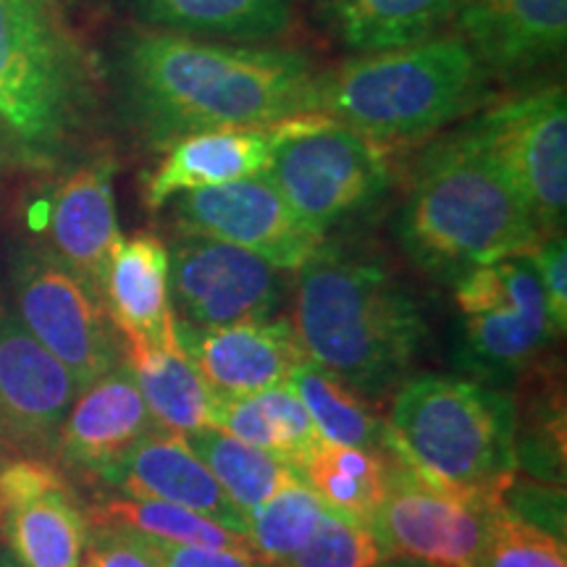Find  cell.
<instances>
[{
	"label": "cell",
	"instance_id": "cell-1",
	"mask_svg": "<svg viewBox=\"0 0 567 567\" xmlns=\"http://www.w3.org/2000/svg\"><path fill=\"white\" fill-rule=\"evenodd\" d=\"M109 109L132 142L163 153L189 134L318 113L308 53L124 24L101 59Z\"/></svg>",
	"mask_w": 567,
	"mask_h": 567
},
{
	"label": "cell",
	"instance_id": "cell-2",
	"mask_svg": "<svg viewBox=\"0 0 567 567\" xmlns=\"http://www.w3.org/2000/svg\"><path fill=\"white\" fill-rule=\"evenodd\" d=\"M292 323L310 363L379 402L396 392L431 339L413 287L384 260L321 245L295 274Z\"/></svg>",
	"mask_w": 567,
	"mask_h": 567
},
{
	"label": "cell",
	"instance_id": "cell-3",
	"mask_svg": "<svg viewBox=\"0 0 567 567\" xmlns=\"http://www.w3.org/2000/svg\"><path fill=\"white\" fill-rule=\"evenodd\" d=\"M109 118L101 59L55 0H0V124L24 168L87 158Z\"/></svg>",
	"mask_w": 567,
	"mask_h": 567
},
{
	"label": "cell",
	"instance_id": "cell-4",
	"mask_svg": "<svg viewBox=\"0 0 567 567\" xmlns=\"http://www.w3.org/2000/svg\"><path fill=\"white\" fill-rule=\"evenodd\" d=\"M542 237L526 203L465 130L434 140L415 161L396 239L421 271L455 284L478 266L530 255Z\"/></svg>",
	"mask_w": 567,
	"mask_h": 567
},
{
	"label": "cell",
	"instance_id": "cell-5",
	"mask_svg": "<svg viewBox=\"0 0 567 567\" xmlns=\"http://www.w3.org/2000/svg\"><path fill=\"white\" fill-rule=\"evenodd\" d=\"M488 71L457 32L321 71L316 111L384 145L436 134L486 101Z\"/></svg>",
	"mask_w": 567,
	"mask_h": 567
},
{
	"label": "cell",
	"instance_id": "cell-6",
	"mask_svg": "<svg viewBox=\"0 0 567 567\" xmlns=\"http://www.w3.org/2000/svg\"><path fill=\"white\" fill-rule=\"evenodd\" d=\"M389 455L444 484L502 502L517 476L515 405L505 389L421 373L394 392Z\"/></svg>",
	"mask_w": 567,
	"mask_h": 567
},
{
	"label": "cell",
	"instance_id": "cell-7",
	"mask_svg": "<svg viewBox=\"0 0 567 567\" xmlns=\"http://www.w3.org/2000/svg\"><path fill=\"white\" fill-rule=\"evenodd\" d=\"M460 313L455 363L478 384H515L557 334L528 255L478 266L455 281Z\"/></svg>",
	"mask_w": 567,
	"mask_h": 567
},
{
	"label": "cell",
	"instance_id": "cell-8",
	"mask_svg": "<svg viewBox=\"0 0 567 567\" xmlns=\"http://www.w3.org/2000/svg\"><path fill=\"white\" fill-rule=\"evenodd\" d=\"M13 313L84 389L126 363V344L95 284L82 279L42 243L11 255Z\"/></svg>",
	"mask_w": 567,
	"mask_h": 567
},
{
	"label": "cell",
	"instance_id": "cell-9",
	"mask_svg": "<svg viewBox=\"0 0 567 567\" xmlns=\"http://www.w3.org/2000/svg\"><path fill=\"white\" fill-rule=\"evenodd\" d=\"M268 179L305 224L334 229L389 193L394 179L392 147L331 118L313 132L276 147Z\"/></svg>",
	"mask_w": 567,
	"mask_h": 567
},
{
	"label": "cell",
	"instance_id": "cell-10",
	"mask_svg": "<svg viewBox=\"0 0 567 567\" xmlns=\"http://www.w3.org/2000/svg\"><path fill=\"white\" fill-rule=\"evenodd\" d=\"M463 130L526 203L542 234L563 231L567 208L565 84H547L486 105Z\"/></svg>",
	"mask_w": 567,
	"mask_h": 567
},
{
	"label": "cell",
	"instance_id": "cell-11",
	"mask_svg": "<svg viewBox=\"0 0 567 567\" xmlns=\"http://www.w3.org/2000/svg\"><path fill=\"white\" fill-rule=\"evenodd\" d=\"M386 455V494L373 534L389 557L434 567H481L486 517L502 507L486 496L436 481Z\"/></svg>",
	"mask_w": 567,
	"mask_h": 567
},
{
	"label": "cell",
	"instance_id": "cell-12",
	"mask_svg": "<svg viewBox=\"0 0 567 567\" xmlns=\"http://www.w3.org/2000/svg\"><path fill=\"white\" fill-rule=\"evenodd\" d=\"M292 276L245 247L197 234L168 245V295L176 323L189 329L279 318Z\"/></svg>",
	"mask_w": 567,
	"mask_h": 567
},
{
	"label": "cell",
	"instance_id": "cell-13",
	"mask_svg": "<svg viewBox=\"0 0 567 567\" xmlns=\"http://www.w3.org/2000/svg\"><path fill=\"white\" fill-rule=\"evenodd\" d=\"M172 221L179 234L245 247L289 274L300 271L326 243L321 231L289 208L266 174L176 195Z\"/></svg>",
	"mask_w": 567,
	"mask_h": 567
},
{
	"label": "cell",
	"instance_id": "cell-14",
	"mask_svg": "<svg viewBox=\"0 0 567 567\" xmlns=\"http://www.w3.org/2000/svg\"><path fill=\"white\" fill-rule=\"evenodd\" d=\"M80 384L0 302V463H53L55 442ZM55 465V463H53Z\"/></svg>",
	"mask_w": 567,
	"mask_h": 567
},
{
	"label": "cell",
	"instance_id": "cell-15",
	"mask_svg": "<svg viewBox=\"0 0 567 567\" xmlns=\"http://www.w3.org/2000/svg\"><path fill=\"white\" fill-rule=\"evenodd\" d=\"M326 122H331L326 113H302L264 126L189 134L163 151L161 163L145 179V208L155 213L166 208L176 195L266 174L281 142L313 132Z\"/></svg>",
	"mask_w": 567,
	"mask_h": 567
},
{
	"label": "cell",
	"instance_id": "cell-16",
	"mask_svg": "<svg viewBox=\"0 0 567 567\" xmlns=\"http://www.w3.org/2000/svg\"><path fill=\"white\" fill-rule=\"evenodd\" d=\"M176 334L216 400L287 384L297 368L310 363L289 318L281 316L216 329H189L176 323Z\"/></svg>",
	"mask_w": 567,
	"mask_h": 567
},
{
	"label": "cell",
	"instance_id": "cell-17",
	"mask_svg": "<svg viewBox=\"0 0 567 567\" xmlns=\"http://www.w3.org/2000/svg\"><path fill=\"white\" fill-rule=\"evenodd\" d=\"M155 425L130 363H122L80 389L61 423L53 463L71 476L101 484Z\"/></svg>",
	"mask_w": 567,
	"mask_h": 567
},
{
	"label": "cell",
	"instance_id": "cell-18",
	"mask_svg": "<svg viewBox=\"0 0 567 567\" xmlns=\"http://www.w3.org/2000/svg\"><path fill=\"white\" fill-rule=\"evenodd\" d=\"M452 24L492 80H517L563 61L567 0H467Z\"/></svg>",
	"mask_w": 567,
	"mask_h": 567
},
{
	"label": "cell",
	"instance_id": "cell-19",
	"mask_svg": "<svg viewBox=\"0 0 567 567\" xmlns=\"http://www.w3.org/2000/svg\"><path fill=\"white\" fill-rule=\"evenodd\" d=\"M116 155L90 153L55 182L42 210L45 247L101 289L111 247L122 237L113 200Z\"/></svg>",
	"mask_w": 567,
	"mask_h": 567
},
{
	"label": "cell",
	"instance_id": "cell-20",
	"mask_svg": "<svg viewBox=\"0 0 567 567\" xmlns=\"http://www.w3.org/2000/svg\"><path fill=\"white\" fill-rule=\"evenodd\" d=\"M101 486H109L118 496L134 499H158L200 513L231 534L247 536V515L226 496V492L189 450L182 434L155 425L132 446L116 465L105 473Z\"/></svg>",
	"mask_w": 567,
	"mask_h": 567
},
{
	"label": "cell",
	"instance_id": "cell-21",
	"mask_svg": "<svg viewBox=\"0 0 567 567\" xmlns=\"http://www.w3.org/2000/svg\"><path fill=\"white\" fill-rule=\"evenodd\" d=\"M101 295L126 354L179 342L168 295V245L158 234L116 239L103 268Z\"/></svg>",
	"mask_w": 567,
	"mask_h": 567
},
{
	"label": "cell",
	"instance_id": "cell-22",
	"mask_svg": "<svg viewBox=\"0 0 567 567\" xmlns=\"http://www.w3.org/2000/svg\"><path fill=\"white\" fill-rule=\"evenodd\" d=\"M467 0H305L310 19L350 53H381L450 32Z\"/></svg>",
	"mask_w": 567,
	"mask_h": 567
},
{
	"label": "cell",
	"instance_id": "cell-23",
	"mask_svg": "<svg viewBox=\"0 0 567 567\" xmlns=\"http://www.w3.org/2000/svg\"><path fill=\"white\" fill-rule=\"evenodd\" d=\"M130 24L187 38L268 45L287 38L300 0H113Z\"/></svg>",
	"mask_w": 567,
	"mask_h": 567
},
{
	"label": "cell",
	"instance_id": "cell-24",
	"mask_svg": "<svg viewBox=\"0 0 567 567\" xmlns=\"http://www.w3.org/2000/svg\"><path fill=\"white\" fill-rule=\"evenodd\" d=\"M87 534V513L69 481L0 505V547L21 567H80Z\"/></svg>",
	"mask_w": 567,
	"mask_h": 567
},
{
	"label": "cell",
	"instance_id": "cell-25",
	"mask_svg": "<svg viewBox=\"0 0 567 567\" xmlns=\"http://www.w3.org/2000/svg\"><path fill=\"white\" fill-rule=\"evenodd\" d=\"M517 473L565 488V375L559 360L544 354L517 375L515 392Z\"/></svg>",
	"mask_w": 567,
	"mask_h": 567
},
{
	"label": "cell",
	"instance_id": "cell-26",
	"mask_svg": "<svg viewBox=\"0 0 567 567\" xmlns=\"http://www.w3.org/2000/svg\"><path fill=\"white\" fill-rule=\"evenodd\" d=\"M213 429L258 446L295 473L323 442L289 381L258 394L216 400Z\"/></svg>",
	"mask_w": 567,
	"mask_h": 567
},
{
	"label": "cell",
	"instance_id": "cell-27",
	"mask_svg": "<svg viewBox=\"0 0 567 567\" xmlns=\"http://www.w3.org/2000/svg\"><path fill=\"white\" fill-rule=\"evenodd\" d=\"M142 400L161 429L189 434L197 429H213V405L216 396L203 381L182 344L158 347V350L126 354Z\"/></svg>",
	"mask_w": 567,
	"mask_h": 567
},
{
	"label": "cell",
	"instance_id": "cell-28",
	"mask_svg": "<svg viewBox=\"0 0 567 567\" xmlns=\"http://www.w3.org/2000/svg\"><path fill=\"white\" fill-rule=\"evenodd\" d=\"M297 478L313 488L326 507L371 528L386 494V455L321 442L297 467Z\"/></svg>",
	"mask_w": 567,
	"mask_h": 567
},
{
	"label": "cell",
	"instance_id": "cell-29",
	"mask_svg": "<svg viewBox=\"0 0 567 567\" xmlns=\"http://www.w3.org/2000/svg\"><path fill=\"white\" fill-rule=\"evenodd\" d=\"M90 526L124 528L132 534L155 538L166 544H189V547H216L247 551L258 557L252 542L247 536L231 534L229 528L218 526L216 520L193 509L168 505L158 499H134V496H109L101 505L84 509ZM266 563V559H264Z\"/></svg>",
	"mask_w": 567,
	"mask_h": 567
},
{
	"label": "cell",
	"instance_id": "cell-30",
	"mask_svg": "<svg viewBox=\"0 0 567 567\" xmlns=\"http://www.w3.org/2000/svg\"><path fill=\"white\" fill-rule=\"evenodd\" d=\"M289 384L313 417L323 442L371 452L386 450V417L375 413L371 400L339 381L334 373L316 363H305L292 373Z\"/></svg>",
	"mask_w": 567,
	"mask_h": 567
},
{
	"label": "cell",
	"instance_id": "cell-31",
	"mask_svg": "<svg viewBox=\"0 0 567 567\" xmlns=\"http://www.w3.org/2000/svg\"><path fill=\"white\" fill-rule=\"evenodd\" d=\"M189 450L203 460V465L221 484L226 496L250 515L255 507L264 505L268 496L292 484L297 473L281 460H276L258 446L239 442L218 429H197L182 434Z\"/></svg>",
	"mask_w": 567,
	"mask_h": 567
},
{
	"label": "cell",
	"instance_id": "cell-32",
	"mask_svg": "<svg viewBox=\"0 0 567 567\" xmlns=\"http://www.w3.org/2000/svg\"><path fill=\"white\" fill-rule=\"evenodd\" d=\"M323 515L326 505L318 494L295 478L247 515V530L258 557L276 565L297 555L316 536Z\"/></svg>",
	"mask_w": 567,
	"mask_h": 567
},
{
	"label": "cell",
	"instance_id": "cell-33",
	"mask_svg": "<svg viewBox=\"0 0 567 567\" xmlns=\"http://www.w3.org/2000/svg\"><path fill=\"white\" fill-rule=\"evenodd\" d=\"M481 567H567L565 538L496 507L486 517Z\"/></svg>",
	"mask_w": 567,
	"mask_h": 567
},
{
	"label": "cell",
	"instance_id": "cell-34",
	"mask_svg": "<svg viewBox=\"0 0 567 567\" xmlns=\"http://www.w3.org/2000/svg\"><path fill=\"white\" fill-rule=\"evenodd\" d=\"M384 559H392L373 528L326 507V515L297 555L281 559L274 567H373Z\"/></svg>",
	"mask_w": 567,
	"mask_h": 567
},
{
	"label": "cell",
	"instance_id": "cell-35",
	"mask_svg": "<svg viewBox=\"0 0 567 567\" xmlns=\"http://www.w3.org/2000/svg\"><path fill=\"white\" fill-rule=\"evenodd\" d=\"M530 264H534L538 281H542L544 300H547L549 323L557 337L565 334L567 326V245L565 231L547 234L538 239L530 250Z\"/></svg>",
	"mask_w": 567,
	"mask_h": 567
},
{
	"label": "cell",
	"instance_id": "cell-36",
	"mask_svg": "<svg viewBox=\"0 0 567 567\" xmlns=\"http://www.w3.org/2000/svg\"><path fill=\"white\" fill-rule=\"evenodd\" d=\"M80 567H158L145 536L124 528L90 526Z\"/></svg>",
	"mask_w": 567,
	"mask_h": 567
},
{
	"label": "cell",
	"instance_id": "cell-37",
	"mask_svg": "<svg viewBox=\"0 0 567 567\" xmlns=\"http://www.w3.org/2000/svg\"><path fill=\"white\" fill-rule=\"evenodd\" d=\"M147 538V536H145ZM158 567H274L260 557L247 551L216 549V547H189V544H166L147 538Z\"/></svg>",
	"mask_w": 567,
	"mask_h": 567
},
{
	"label": "cell",
	"instance_id": "cell-38",
	"mask_svg": "<svg viewBox=\"0 0 567 567\" xmlns=\"http://www.w3.org/2000/svg\"><path fill=\"white\" fill-rule=\"evenodd\" d=\"M0 163H3V166H24L17 142L11 140V134L6 132L3 124H0Z\"/></svg>",
	"mask_w": 567,
	"mask_h": 567
},
{
	"label": "cell",
	"instance_id": "cell-39",
	"mask_svg": "<svg viewBox=\"0 0 567 567\" xmlns=\"http://www.w3.org/2000/svg\"><path fill=\"white\" fill-rule=\"evenodd\" d=\"M55 3L61 6L63 11H66V17L71 19V13H80V11H92L95 9L101 0H55Z\"/></svg>",
	"mask_w": 567,
	"mask_h": 567
},
{
	"label": "cell",
	"instance_id": "cell-40",
	"mask_svg": "<svg viewBox=\"0 0 567 567\" xmlns=\"http://www.w3.org/2000/svg\"><path fill=\"white\" fill-rule=\"evenodd\" d=\"M373 567H434V565L421 563V559H413V557H392V559H384V563H379Z\"/></svg>",
	"mask_w": 567,
	"mask_h": 567
},
{
	"label": "cell",
	"instance_id": "cell-41",
	"mask_svg": "<svg viewBox=\"0 0 567 567\" xmlns=\"http://www.w3.org/2000/svg\"><path fill=\"white\" fill-rule=\"evenodd\" d=\"M0 567H21L17 559L11 557V551L6 547H0Z\"/></svg>",
	"mask_w": 567,
	"mask_h": 567
},
{
	"label": "cell",
	"instance_id": "cell-42",
	"mask_svg": "<svg viewBox=\"0 0 567 567\" xmlns=\"http://www.w3.org/2000/svg\"><path fill=\"white\" fill-rule=\"evenodd\" d=\"M3 168H6V166H3V163H0V172H3Z\"/></svg>",
	"mask_w": 567,
	"mask_h": 567
},
{
	"label": "cell",
	"instance_id": "cell-43",
	"mask_svg": "<svg viewBox=\"0 0 567 567\" xmlns=\"http://www.w3.org/2000/svg\"><path fill=\"white\" fill-rule=\"evenodd\" d=\"M0 465H3V463H0Z\"/></svg>",
	"mask_w": 567,
	"mask_h": 567
}]
</instances>
